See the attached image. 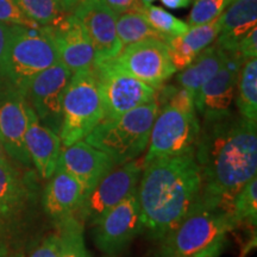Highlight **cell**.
Returning a JSON list of instances; mask_svg holds the SVG:
<instances>
[{"mask_svg": "<svg viewBox=\"0 0 257 257\" xmlns=\"http://www.w3.org/2000/svg\"><path fill=\"white\" fill-rule=\"evenodd\" d=\"M194 157L201 178L199 197L231 211L237 192L257 175L256 123L232 112L204 120Z\"/></svg>", "mask_w": 257, "mask_h": 257, "instance_id": "6da1fadb", "label": "cell"}, {"mask_svg": "<svg viewBox=\"0 0 257 257\" xmlns=\"http://www.w3.org/2000/svg\"><path fill=\"white\" fill-rule=\"evenodd\" d=\"M137 188L144 229L162 239L184 219L201 191L194 154L154 160L143 166Z\"/></svg>", "mask_w": 257, "mask_h": 257, "instance_id": "7a4b0ae2", "label": "cell"}, {"mask_svg": "<svg viewBox=\"0 0 257 257\" xmlns=\"http://www.w3.org/2000/svg\"><path fill=\"white\" fill-rule=\"evenodd\" d=\"M157 112L159 104L153 101L113 119H104L83 141L105 153L115 167L125 165L147 149Z\"/></svg>", "mask_w": 257, "mask_h": 257, "instance_id": "3957f363", "label": "cell"}, {"mask_svg": "<svg viewBox=\"0 0 257 257\" xmlns=\"http://www.w3.org/2000/svg\"><path fill=\"white\" fill-rule=\"evenodd\" d=\"M59 61L49 28L11 27L0 78L25 96L31 80Z\"/></svg>", "mask_w": 257, "mask_h": 257, "instance_id": "277c9868", "label": "cell"}, {"mask_svg": "<svg viewBox=\"0 0 257 257\" xmlns=\"http://www.w3.org/2000/svg\"><path fill=\"white\" fill-rule=\"evenodd\" d=\"M238 226L230 210L199 197L184 219L161 239L159 257H193Z\"/></svg>", "mask_w": 257, "mask_h": 257, "instance_id": "5b68a950", "label": "cell"}, {"mask_svg": "<svg viewBox=\"0 0 257 257\" xmlns=\"http://www.w3.org/2000/svg\"><path fill=\"white\" fill-rule=\"evenodd\" d=\"M104 117V105L94 70L89 68L72 74L62 102V126L59 135L62 147L85 140Z\"/></svg>", "mask_w": 257, "mask_h": 257, "instance_id": "8992f818", "label": "cell"}, {"mask_svg": "<svg viewBox=\"0 0 257 257\" xmlns=\"http://www.w3.org/2000/svg\"><path fill=\"white\" fill-rule=\"evenodd\" d=\"M199 133L200 123L197 113H188L170 106H159L143 166L163 157L194 154Z\"/></svg>", "mask_w": 257, "mask_h": 257, "instance_id": "52a82bcc", "label": "cell"}, {"mask_svg": "<svg viewBox=\"0 0 257 257\" xmlns=\"http://www.w3.org/2000/svg\"><path fill=\"white\" fill-rule=\"evenodd\" d=\"M92 68L100 89L104 119H113L134 108L156 101L155 88L115 67L111 60Z\"/></svg>", "mask_w": 257, "mask_h": 257, "instance_id": "ba28073f", "label": "cell"}, {"mask_svg": "<svg viewBox=\"0 0 257 257\" xmlns=\"http://www.w3.org/2000/svg\"><path fill=\"white\" fill-rule=\"evenodd\" d=\"M143 163L136 161L125 163L111 170L83 198L75 217L82 225H93L102 214L117 206L128 195L137 191Z\"/></svg>", "mask_w": 257, "mask_h": 257, "instance_id": "9c48e42d", "label": "cell"}, {"mask_svg": "<svg viewBox=\"0 0 257 257\" xmlns=\"http://www.w3.org/2000/svg\"><path fill=\"white\" fill-rule=\"evenodd\" d=\"M111 62L156 91L176 72L166 42L155 38H148L124 47Z\"/></svg>", "mask_w": 257, "mask_h": 257, "instance_id": "30bf717a", "label": "cell"}, {"mask_svg": "<svg viewBox=\"0 0 257 257\" xmlns=\"http://www.w3.org/2000/svg\"><path fill=\"white\" fill-rule=\"evenodd\" d=\"M70 78L72 73L59 61L37 74L25 92V100L36 113L38 120L57 135L62 126L63 95Z\"/></svg>", "mask_w": 257, "mask_h": 257, "instance_id": "8fae6325", "label": "cell"}, {"mask_svg": "<svg viewBox=\"0 0 257 257\" xmlns=\"http://www.w3.org/2000/svg\"><path fill=\"white\" fill-rule=\"evenodd\" d=\"M92 226L93 238L99 250L107 255L123 250L144 230L137 191L102 214Z\"/></svg>", "mask_w": 257, "mask_h": 257, "instance_id": "7c38bea8", "label": "cell"}, {"mask_svg": "<svg viewBox=\"0 0 257 257\" xmlns=\"http://www.w3.org/2000/svg\"><path fill=\"white\" fill-rule=\"evenodd\" d=\"M244 62L245 61L238 51L227 53L221 68L198 92L195 111L199 112L204 120L219 119L232 112L231 106Z\"/></svg>", "mask_w": 257, "mask_h": 257, "instance_id": "4fadbf2b", "label": "cell"}, {"mask_svg": "<svg viewBox=\"0 0 257 257\" xmlns=\"http://www.w3.org/2000/svg\"><path fill=\"white\" fill-rule=\"evenodd\" d=\"M72 15L79 19L87 32L95 53V64L118 56L123 49L117 34V17L101 0H87L78 6Z\"/></svg>", "mask_w": 257, "mask_h": 257, "instance_id": "5bb4252c", "label": "cell"}, {"mask_svg": "<svg viewBox=\"0 0 257 257\" xmlns=\"http://www.w3.org/2000/svg\"><path fill=\"white\" fill-rule=\"evenodd\" d=\"M28 102L17 89L0 88V141L10 159L24 167L31 166L25 147L28 126Z\"/></svg>", "mask_w": 257, "mask_h": 257, "instance_id": "9a60e30c", "label": "cell"}, {"mask_svg": "<svg viewBox=\"0 0 257 257\" xmlns=\"http://www.w3.org/2000/svg\"><path fill=\"white\" fill-rule=\"evenodd\" d=\"M60 62L74 74L94 66L95 53L87 32L79 19L67 15L60 23L48 27Z\"/></svg>", "mask_w": 257, "mask_h": 257, "instance_id": "2e32d148", "label": "cell"}, {"mask_svg": "<svg viewBox=\"0 0 257 257\" xmlns=\"http://www.w3.org/2000/svg\"><path fill=\"white\" fill-rule=\"evenodd\" d=\"M57 166L66 170L81 185L85 197L104 176L115 168L113 161L105 153L83 140L63 148Z\"/></svg>", "mask_w": 257, "mask_h": 257, "instance_id": "e0dca14e", "label": "cell"}, {"mask_svg": "<svg viewBox=\"0 0 257 257\" xmlns=\"http://www.w3.org/2000/svg\"><path fill=\"white\" fill-rule=\"evenodd\" d=\"M28 126L25 131V147L31 163L36 167L42 179L49 180L55 172L62 150L60 136L44 126L28 104Z\"/></svg>", "mask_w": 257, "mask_h": 257, "instance_id": "ac0fdd59", "label": "cell"}, {"mask_svg": "<svg viewBox=\"0 0 257 257\" xmlns=\"http://www.w3.org/2000/svg\"><path fill=\"white\" fill-rule=\"evenodd\" d=\"M85 198L81 185L57 166L51 175L43 194V206L54 224L60 225L75 216Z\"/></svg>", "mask_w": 257, "mask_h": 257, "instance_id": "d6986e66", "label": "cell"}, {"mask_svg": "<svg viewBox=\"0 0 257 257\" xmlns=\"http://www.w3.org/2000/svg\"><path fill=\"white\" fill-rule=\"evenodd\" d=\"M217 44L226 53L237 51L239 42L257 23V0H233L221 14Z\"/></svg>", "mask_w": 257, "mask_h": 257, "instance_id": "ffe728a7", "label": "cell"}, {"mask_svg": "<svg viewBox=\"0 0 257 257\" xmlns=\"http://www.w3.org/2000/svg\"><path fill=\"white\" fill-rule=\"evenodd\" d=\"M220 32V21L189 28L181 36L168 37L166 40L169 57L176 70H182L217 40Z\"/></svg>", "mask_w": 257, "mask_h": 257, "instance_id": "44dd1931", "label": "cell"}, {"mask_svg": "<svg viewBox=\"0 0 257 257\" xmlns=\"http://www.w3.org/2000/svg\"><path fill=\"white\" fill-rule=\"evenodd\" d=\"M31 198L29 181L15 166H0V221L11 229Z\"/></svg>", "mask_w": 257, "mask_h": 257, "instance_id": "7402d4cb", "label": "cell"}, {"mask_svg": "<svg viewBox=\"0 0 257 257\" xmlns=\"http://www.w3.org/2000/svg\"><path fill=\"white\" fill-rule=\"evenodd\" d=\"M226 51L221 49L217 43L214 46H208L179 74V85L191 92L195 101L198 92L212 76L216 75L226 60Z\"/></svg>", "mask_w": 257, "mask_h": 257, "instance_id": "603a6c76", "label": "cell"}, {"mask_svg": "<svg viewBox=\"0 0 257 257\" xmlns=\"http://www.w3.org/2000/svg\"><path fill=\"white\" fill-rule=\"evenodd\" d=\"M236 105L244 119L257 121V57L246 60L240 68L237 81Z\"/></svg>", "mask_w": 257, "mask_h": 257, "instance_id": "cb8c5ba5", "label": "cell"}, {"mask_svg": "<svg viewBox=\"0 0 257 257\" xmlns=\"http://www.w3.org/2000/svg\"><path fill=\"white\" fill-rule=\"evenodd\" d=\"M117 34L123 48L148 38H155L163 42L167 40V37L157 32L149 24L146 16L141 11H128L118 15Z\"/></svg>", "mask_w": 257, "mask_h": 257, "instance_id": "d4e9b609", "label": "cell"}, {"mask_svg": "<svg viewBox=\"0 0 257 257\" xmlns=\"http://www.w3.org/2000/svg\"><path fill=\"white\" fill-rule=\"evenodd\" d=\"M56 227L59 234L56 257H91L83 238V225L75 217Z\"/></svg>", "mask_w": 257, "mask_h": 257, "instance_id": "484cf974", "label": "cell"}, {"mask_svg": "<svg viewBox=\"0 0 257 257\" xmlns=\"http://www.w3.org/2000/svg\"><path fill=\"white\" fill-rule=\"evenodd\" d=\"M29 18L41 27H54L66 17L60 0H12Z\"/></svg>", "mask_w": 257, "mask_h": 257, "instance_id": "4316f807", "label": "cell"}, {"mask_svg": "<svg viewBox=\"0 0 257 257\" xmlns=\"http://www.w3.org/2000/svg\"><path fill=\"white\" fill-rule=\"evenodd\" d=\"M232 216L234 220L240 225L249 223L256 226L257 221V178L249 180L242 188L237 192L232 201Z\"/></svg>", "mask_w": 257, "mask_h": 257, "instance_id": "83f0119b", "label": "cell"}, {"mask_svg": "<svg viewBox=\"0 0 257 257\" xmlns=\"http://www.w3.org/2000/svg\"><path fill=\"white\" fill-rule=\"evenodd\" d=\"M141 12L146 16L149 24L165 37H176L184 35L188 30L187 23L180 21L165 9L152 4L144 5Z\"/></svg>", "mask_w": 257, "mask_h": 257, "instance_id": "f1b7e54d", "label": "cell"}, {"mask_svg": "<svg viewBox=\"0 0 257 257\" xmlns=\"http://www.w3.org/2000/svg\"><path fill=\"white\" fill-rule=\"evenodd\" d=\"M192 11L188 16L189 28L216 21L233 0H193Z\"/></svg>", "mask_w": 257, "mask_h": 257, "instance_id": "f546056e", "label": "cell"}, {"mask_svg": "<svg viewBox=\"0 0 257 257\" xmlns=\"http://www.w3.org/2000/svg\"><path fill=\"white\" fill-rule=\"evenodd\" d=\"M159 89L160 92L156 93V102L159 106H170L188 113H197L194 96L186 88L181 86H162Z\"/></svg>", "mask_w": 257, "mask_h": 257, "instance_id": "4dcf8cb0", "label": "cell"}, {"mask_svg": "<svg viewBox=\"0 0 257 257\" xmlns=\"http://www.w3.org/2000/svg\"><path fill=\"white\" fill-rule=\"evenodd\" d=\"M0 23L29 29L41 28L15 4L12 0H0Z\"/></svg>", "mask_w": 257, "mask_h": 257, "instance_id": "1f68e13d", "label": "cell"}, {"mask_svg": "<svg viewBox=\"0 0 257 257\" xmlns=\"http://www.w3.org/2000/svg\"><path fill=\"white\" fill-rule=\"evenodd\" d=\"M57 245H59V234L50 233L38 245L32 250L29 257H56Z\"/></svg>", "mask_w": 257, "mask_h": 257, "instance_id": "d6a6232c", "label": "cell"}, {"mask_svg": "<svg viewBox=\"0 0 257 257\" xmlns=\"http://www.w3.org/2000/svg\"><path fill=\"white\" fill-rule=\"evenodd\" d=\"M237 51L244 61L257 57V28H253L239 42Z\"/></svg>", "mask_w": 257, "mask_h": 257, "instance_id": "836d02e7", "label": "cell"}, {"mask_svg": "<svg viewBox=\"0 0 257 257\" xmlns=\"http://www.w3.org/2000/svg\"><path fill=\"white\" fill-rule=\"evenodd\" d=\"M226 234H220L210 245H207L206 248L202 249L200 252H198L197 255L193 257H219L225 246H226Z\"/></svg>", "mask_w": 257, "mask_h": 257, "instance_id": "e575fe53", "label": "cell"}, {"mask_svg": "<svg viewBox=\"0 0 257 257\" xmlns=\"http://www.w3.org/2000/svg\"><path fill=\"white\" fill-rule=\"evenodd\" d=\"M10 35H11V25L0 23V67L4 61L6 49H8Z\"/></svg>", "mask_w": 257, "mask_h": 257, "instance_id": "d590c367", "label": "cell"}, {"mask_svg": "<svg viewBox=\"0 0 257 257\" xmlns=\"http://www.w3.org/2000/svg\"><path fill=\"white\" fill-rule=\"evenodd\" d=\"M161 3H162L167 9L179 10L187 8V6L192 4L193 0H161Z\"/></svg>", "mask_w": 257, "mask_h": 257, "instance_id": "8d00e7d4", "label": "cell"}, {"mask_svg": "<svg viewBox=\"0 0 257 257\" xmlns=\"http://www.w3.org/2000/svg\"><path fill=\"white\" fill-rule=\"evenodd\" d=\"M10 227L6 226L0 221V257H6L8 255V249H6V236H8Z\"/></svg>", "mask_w": 257, "mask_h": 257, "instance_id": "74e56055", "label": "cell"}, {"mask_svg": "<svg viewBox=\"0 0 257 257\" xmlns=\"http://www.w3.org/2000/svg\"><path fill=\"white\" fill-rule=\"evenodd\" d=\"M85 2H87V0H61V5H62L63 11L66 12L67 15H69L72 14L78 6H80Z\"/></svg>", "mask_w": 257, "mask_h": 257, "instance_id": "f35d334b", "label": "cell"}, {"mask_svg": "<svg viewBox=\"0 0 257 257\" xmlns=\"http://www.w3.org/2000/svg\"><path fill=\"white\" fill-rule=\"evenodd\" d=\"M0 166H6V167L14 166L12 160L10 159L8 153H6L4 146H3L2 141H0Z\"/></svg>", "mask_w": 257, "mask_h": 257, "instance_id": "ab89813d", "label": "cell"}, {"mask_svg": "<svg viewBox=\"0 0 257 257\" xmlns=\"http://www.w3.org/2000/svg\"><path fill=\"white\" fill-rule=\"evenodd\" d=\"M140 2H141V4H142V5L144 6V5L152 4V3L155 2V0H140Z\"/></svg>", "mask_w": 257, "mask_h": 257, "instance_id": "60d3db41", "label": "cell"}, {"mask_svg": "<svg viewBox=\"0 0 257 257\" xmlns=\"http://www.w3.org/2000/svg\"><path fill=\"white\" fill-rule=\"evenodd\" d=\"M250 248V246H246V249L245 250H244V253H243V256H240V257H244V255H245V253H246V251H248V249Z\"/></svg>", "mask_w": 257, "mask_h": 257, "instance_id": "b9f144b4", "label": "cell"}, {"mask_svg": "<svg viewBox=\"0 0 257 257\" xmlns=\"http://www.w3.org/2000/svg\"><path fill=\"white\" fill-rule=\"evenodd\" d=\"M60 2H61V0H60Z\"/></svg>", "mask_w": 257, "mask_h": 257, "instance_id": "7bdbcfd3", "label": "cell"}]
</instances>
